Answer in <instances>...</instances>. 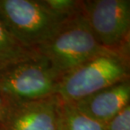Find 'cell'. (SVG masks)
Instances as JSON below:
<instances>
[{"instance_id": "obj_3", "label": "cell", "mask_w": 130, "mask_h": 130, "mask_svg": "<svg viewBox=\"0 0 130 130\" xmlns=\"http://www.w3.org/2000/svg\"><path fill=\"white\" fill-rule=\"evenodd\" d=\"M68 19L52 12L41 0H0V20L18 42L34 52Z\"/></svg>"}, {"instance_id": "obj_4", "label": "cell", "mask_w": 130, "mask_h": 130, "mask_svg": "<svg viewBox=\"0 0 130 130\" xmlns=\"http://www.w3.org/2000/svg\"><path fill=\"white\" fill-rule=\"evenodd\" d=\"M82 13L101 46L129 54V0H82Z\"/></svg>"}, {"instance_id": "obj_6", "label": "cell", "mask_w": 130, "mask_h": 130, "mask_svg": "<svg viewBox=\"0 0 130 130\" xmlns=\"http://www.w3.org/2000/svg\"><path fill=\"white\" fill-rule=\"evenodd\" d=\"M60 103L57 95L16 102L0 126L3 130H58Z\"/></svg>"}, {"instance_id": "obj_12", "label": "cell", "mask_w": 130, "mask_h": 130, "mask_svg": "<svg viewBox=\"0 0 130 130\" xmlns=\"http://www.w3.org/2000/svg\"><path fill=\"white\" fill-rule=\"evenodd\" d=\"M15 103L16 102L0 96V124H2L5 121L9 113V111Z\"/></svg>"}, {"instance_id": "obj_9", "label": "cell", "mask_w": 130, "mask_h": 130, "mask_svg": "<svg viewBox=\"0 0 130 130\" xmlns=\"http://www.w3.org/2000/svg\"><path fill=\"white\" fill-rule=\"evenodd\" d=\"M58 130H105L104 125L81 112L74 104L61 101Z\"/></svg>"}, {"instance_id": "obj_10", "label": "cell", "mask_w": 130, "mask_h": 130, "mask_svg": "<svg viewBox=\"0 0 130 130\" xmlns=\"http://www.w3.org/2000/svg\"><path fill=\"white\" fill-rule=\"evenodd\" d=\"M42 4L58 16L70 18L82 10V0H41Z\"/></svg>"}, {"instance_id": "obj_5", "label": "cell", "mask_w": 130, "mask_h": 130, "mask_svg": "<svg viewBox=\"0 0 130 130\" xmlns=\"http://www.w3.org/2000/svg\"><path fill=\"white\" fill-rule=\"evenodd\" d=\"M60 77L42 58L0 70V96L21 102L56 95Z\"/></svg>"}, {"instance_id": "obj_2", "label": "cell", "mask_w": 130, "mask_h": 130, "mask_svg": "<svg viewBox=\"0 0 130 130\" xmlns=\"http://www.w3.org/2000/svg\"><path fill=\"white\" fill-rule=\"evenodd\" d=\"M129 79V54L111 52L94 57L63 75L56 95L74 103L117 83Z\"/></svg>"}, {"instance_id": "obj_13", "label": "cell", "mask_w": 130, "mask_h": 130, "mask_svg": "<svg viewBox=\"0 0 130 130\" xmlns=\"http://www.w3.org/2000/svg\"><path fill=\"white\" fill-rule=\"evenodd\" d=\"M0 130H3V129H2V127H1V126H0Z\"/></svg>"}, {"instance_id": "obj_1", "label": "cell", "mask_w": 130, "mask_h": 130, "mask_svg": "<svg viewBox=\"0 0 130 130\" xmlns=\"http://www.w3.org/2000/svg\"><path fill=\"white\" fill-rule=\"evenodd\" d=\"M111 52L115 51L98 42L82 10L69 18L50 40L36 50L60 78L94 57Z\"/></svg>"}, {"instance_id": "obj_8", "label": "cell", "mask_w": 130, "mask_h": 130, "mask_svg": "<svg viewBox=\"0 0 130 130\" xmlns=\"http://www.w3.org/2000/svg\"><path fill=\"white\" fill-rule=\"evenodd\" d=\"M38 58V54L18 42L0 20V70Z\"/></svg>"}, {"instance_id": "obj_7", "label": "cell", "mask_w": 130, "mask_h": 130, "mask_svg": "<svg viewBox=\"0 0 130 130\" xmlns=\"http://www.w3.org/2000/svg\"><path fill=\"white\" fill-rule=\"evenodd\" d=\"M72 104L85 115L106 125L130 105L129 79L117 83Z\"/></svg>"}, {"instance_id": "obj_11", "label": "cell", "mask_w": 130, "mask_h": 130, "mask_svg": "<svg viewBox=\"0 0 130 130\" xmlns=\"http://www.w3.org/2000/svg\"><path fill=\"white\" fill-rule=\"evenodd\" d=\"M105 130H130V105L104 125Z\"/></svg>"}]
</instances>
